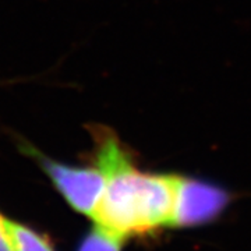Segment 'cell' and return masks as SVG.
Listing matches in <instances>:
<instances>
[{
  "label": "cell",
  "instance_id": "1",
  "mask_svg": "<svg viewBox=\"0 0 251 251\" xmlns=\"http://www.w3.org/2000/svg\"><path fill=\"white\" fill-rule=\"evenodd\" d=\"M92 161L105 175V190L94 224L128 239L172 226L177 175L138 169L133 153L109 127L92 126Z\"/></svg>",
  "mask_w": 251,
  "mask_h": 251
},
{
  "label": "cell",
  "instance_id": "2",
  "mask_svg": "<svg viewBox=\"0 0 251 251\" xmlns=\"http://www.w3.org/2000/svg\"><path fill=\"white\" fill-rule=\"evenodd\" d=\"M21 150L41 166L56 191L75 212L92 219L105 190V175L97 165L77 166L54 161L32 145Z\"/></svg>",
  "mask_w": 251,
  "mask_h": 251
},
{
  "label": "cell",
  "instance_id": "3",
  "mask_svg": "<svg viewBox=\"0 0 251 251\" xmlns=\"http://www.w3.org/2000/svg\"><path fill=\"white\" fill-rule=\"evenodd\" d=\"M229 202L227 193L200 180L176 176L172 226L188 227L215 219Z\"/></svg>",
  "mask_w": 251,
  "mask_h": 251
},
{
  "label": "cell",
  "instance_id": "4",
  "mask_svg": "<svg viewBox=\"0 0 251 251\" xmlns=\"http://www.w3.org/2000/svg\"><path fill=\"white\" fill-rule=\"evenodd\" d=\"M1 226L13 251H56L53 243L45 234L28 227L27 225L1 215Z\"/></svg>",
  "mask_w": 251,
  "mask_h": 251
},
{
  "label": "cell",
  "instance_id": "5",
  "mask_svg": "<svg viewBox=\"0 0 251 251\" xmlns=\"http://www.w3.org/2000/svg\"><path fill=\"white\" fill-rule=\"evenodd\" d=\"M123 240L120 236L94 225L88 233L81 240L77 251H122Z\"/></svg>",
  "mask_w": 251,
  "mask_h": 251
},
{
  "label": "cell",
  "instance_id": "6",
  "mask_svg": "<svg viewBox=\"0 0 251 251\" xmlns=\"http://www.w3.org/2000/svg\"><path fill=\"white\" fill-rule=\"evenodd\" d=\"M0 251H13L9 239H7V236L3 230V226H1V214H0Z\"/></svg>",
  "mask_w": 251,
  "mask_h": 251
}]
</instances>
